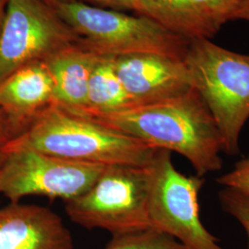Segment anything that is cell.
Instances as JSON below:
<instances>
[{"label": "cell", "mask_w": 249, "mask_h": 249, "mask_svg": "<svg viewBox=\"0 0 249 249\" xmlns=\"http://www.w3.org/2000/svg\"><path fill=\"white\" fill-rule=\"evenodd\" d=\"M80 41L45 0H9L0 31V81Z\"/></svg>", "instance_id": "8"}, {"label": "cell", "mask_w": 249, "mask_h": 249, "mask_svg": "<svg viewBox=\"0 0 249 249\" xmlns=\"http://www.w3.org/2000/svg\"><path fill=\"white\" fill-rule=\"evenodd\" d=\"M53 105V79L45 62L25 65L0 81V112L8 125L9 141Z\"/></svg>", "instance_id": "10"}, {"label": "cell", "mask_w": 249, "mask_h": 249, "mask_svg": "<svg viewBox=\"0 0 249 249\" xmlns=\"http://www.w3.org/2000/svg\"><path fill=\"white\" fill-rule=\"evenodd\" d=\"M0 249H73V239L50 209L10 202L0 207Z\"/></svg>", "instance_id": "11"}, {"label": "cell", "mask_w": 249, "mask_h": 249, "mask_svg": "<svg viewBox=\"0 0 249 249\" xmlns=\"http://www.w3.org/2000/svg\"><path fill=\"white\" fill-rule=\"evenodd\" d=\"M172 152L159 149L151 164L148 213L152 229L187 249H226L200 219L198 195L204 178L185 176L172 161Z\"/></svg>", "instance_id": "6"}, {"label": "cell", "mask_w": 249, "mask_h": 249, "mask_svg": "<svg viewBox=\"0 0 249 249\" xmlns=\"http://www.w3.org/2000/svg\"><path fill=\"white\" fill-rule=\"evenodd\" d=\"M9 141V129L6 120L0 112V148Z\"/></svg>", "instance_id": "21"}, {"label": "cell", "mask_w": 249, "mask_h": 249, "mask_svg": "<svg viewBox=\"0 0 249 249\" xmlns=\"http://www.w3.org/2000/svg\"><path fill=\"white\" fill-rule=\"evenodd\" d=\"M89 5L97 4L99 7L115 10H131L138 15L150 18V9L147 0H76Z\"/></svg>", "instance_id": "19"}, {"label": "cell", "mask_w": 249, "mask_h": 249, "mask_svg": "<svg viewBox=\"0 0 249 249\" xmlns=\"http://www.w3.org/2000/svg\"><path fill=\"white\" fill-rule=\"evenodd\" d=\"M45 1H47V2H48V3H49V1H50V0H45Z\"/></svg>", "instance_id": "24"}, {"label": "cell", "mask_w": 249, "mask_h": 249, "mask_svg": "<svg viewBox=\"0 0 249 249\" xmlns=\"http://www.w3.org/2000/svg\"><path fill=\"white\" fill-rule=\"evenodd\" d=\"M151 180V165H107L86 192L66 201V213L73 223L113 236L150 229Z\"/></svg>", "instance_id": "5"}, {"label": "cell", "mask_w": 249, "mask_h": 249, "mask_svg": "<svg viewBox=\"0 0 249 249\" xmlns=\"http://www.w3.org/2000/svg\"><path fill=\"white\" fill-rule=\"evenodd\" d=\"M235 19H244L249 22V0H239Z\"/></svg>", "instance_id": "20"}, {"label": "cell", "mask_w": 249, "mask_h": 249, "mask_svg": "<svg viewBox=\"0 0 249 249\" xmlns=\"http://www.w3.org/2000/svg\"><path fill=\"white\" fill-rule=\"evenodd\" d=\"M219 200L223 211L234 218L244 228L249 249V196L231 188L224 187L219 192Z\"/></svg>", "instance_id": "17"}, {"label": "cell", "mask_w": 249, "mask_h": 249, "mask_svg": "<svg viewBox=\"0 0 249 249\" xmlns=\"http://www.w3.org/2000/svg\"><path fill=\"white\" fill-rule=\"evenodd\" d=\"M223 187H228L249 196V152L238 160L230 172L217 179Z\"/></svg>", "instance_id": "18"}, {"label": "cell", "mask_w": 249, "mask_h": 249, "mask_svg": "<svg viewBox=\"0 0 249 249\" xmlns=\"http://www.w3.org/2000/svg\"><path fill=\"white\" fill-rule=\"evenodd\" d=\"M32 149L67 160L101 165L151 166L159 149L53 105L0 148Z\"/></svg>", "instance_id": "2"}, {"label": "cell", "mask_w": 249, "mask_h": 249, "mask_svg": "<svg viewBox=\"0 0 249 249\" xmlns=\"http://www.w3.org/2000/svg\"><path fill=\"white\" fill-rule=\"evenodd\" d=\"M99 57L78 42L45 61L53 79L55 105L76 115L86 110L89 78Z\"/></svg>", "instance_id": "12"}, {"label": "cell", "mask_w": 249, "mask_h": 249, "mask_svg": "<svg viewBox=\"0 0 249 249\" xmlns=\"http://www.w3.org/2000/svg\"><path fill=\"white\" fill-rule=\"evenodd\" d=\"M151 19L188 40L212 39L218 30L190 0H147Z\"/></svg>", "instance_id": "14"}, {"label": "cell", "mask_w": 249, "mask_h": 249, "mask_svg": "<svg viewBox=\"0 0 249 249\" xmlns=\"http://www.w3.org/2000/svg\"><path fill=\"white\" fill-rule=\"evenodd\" d=\"M106 249H187L169 235L152 228L113 236Z\"/></svg>", "instance_id": "15"}, {"label": "cell", "mask_w": 249, "mask_h": 249, "mask_svg": "<svg viewBox=\"0 0 249 249\" xmlns=\"http://www.w3.org/2000/svg\"><path fill=\"white\" fill-rule=\"evenodd\" d=\"M79 44L103 56L158 53L185 59L190 40L142 15H128L76 0H50Z\"/></svg>", "instance_id": "3"}, {"label": "cell", "mask_w": 249, "mask_h": 249, "mask_svg": "<svg viewBox=\"0 0 249 249\" xmlns=\"http://www.w3.org/2000/svg\"><path fill=\"white\" fill-rule=\"evenodd\" d=\"M196 9L218 32L230 20L235 19L239 0H190Z\"/></svg>", "instance_id": "16"}, {"label": "cell", "mask_w": 249, "mask_h": 249, "mask_svg": "<svg viewBox=\"0 0 249 249\" xmlns=\"http://www.w3.org/2000/svg\"><path fill=\"white\" fill-rule=\"evenodd\" d=\"M4 157H5L4 152H2V151H0V166H1V164H2V161L4 160Z\"/></svg>", "instance_id": "23"}, {"label": "cell", "mask_w": 249, "mask_h": 249, "mask_svg": "<svg viewBox=\"0 0 249 249\" xmlns=\"http://www.w3.org/2000/svg\"><path fill=\"white\" fill-rule=\"evenodd\" d=\"M85 117L157 149L178 152L192 164L198 177L223 168L221 134L195 89L163 102Z\"/></svg>", "instance_id": "1"}, {"label": "cell", "mask_w": 249, "mask_h": 249, "mask_svg": "<svg viewBox=\"0 0 249 249\" xmlns=\"http://www.w3.org/2000/svg\"><path fill=\"white\" fill-rule=\"evenodd\" d=\"M114 59L116 73L134 107L177 98L194 89L185 59L158 53H135Z\"/></svg>", "instance_id": "9"}, {"label": "cell", "mask_w": 249, "mask_h": 249, "mask_svg": "<svg viewBox=\"0 0 249 249\" xmlns=\"http://www.w3.org/2000/svg\"><path fill=\"white\" fill-rule=\"evenodd\" d=\"M185 62L194 89L221 134L223 152L237 155L241 133L249 119V55L204 38L190 42Z\"/></svg>", "instance_id": "4"}, {"label": "cell", "mask_w": 249, "mask_h": 249, "mask_svg": "<svg viewBox=\"0 0 249 249\" xmlns=\"http://www.w3.org/2000/svg\"><path fill=\"white\" fill-rule=\"evenodd\" d=\"M0 166V194L11 203L29 196L69 201L91 187L107 165L67 160L32 149H13Z\"/></svg>", "instance_id": "7"}, {"label": "cell", "mask_w": 249, "mask_h": 249, "mask_svg": "<svg viewBox=\"0 0 249 249\" xmlns=\"http://www.w3.org/2000/svg\"><path fill=\"white\" fill-rule=\"evenodd\" d=\"M132 107L133 103L116 73L114 57L100 55L90 74L86 110L79 116L116 113Z\"/></svg>", "instance_id": "13"}, {"label": "cell", "mask_w": 249, "mask_h": 249, "mask_svg": "<svg viewBox=\"0 0 249 249\" xmlns=\"http://www.w3.org/2000/svg\"><path fill=\"white\" fill-rule=\"evenodd\" d=\"M8 2H9V0H0V31H1V27L3 24L4 18H5Z\"/></svg>", "instance_id": "22"}]
</instances>
